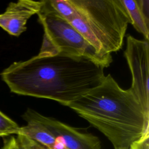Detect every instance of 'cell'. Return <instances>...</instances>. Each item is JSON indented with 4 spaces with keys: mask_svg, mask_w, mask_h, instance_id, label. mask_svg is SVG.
I'll list each match as a JSON object with an SVG mask.
<instances>
[{
    "mask_svg": "<svg viewBox=\"0 0 149 149\" xmlns=\"http://www.w3.org/2000/svg\"><path fill=\"white\" fill-rule=\"evenodd\" d=\"M104 69L87 58L60 53L13 62L1 75L13 93L67 106L100 86Z\"/></svg>",
    "mask_w": 149,
    "mask_h": 149,
    "instance_id": "obj_1",
    "label": "cell"
},
{
    "mask_svg": "<svg viewBox=\"0 0 149 149\" xmlns=\"http://www.w3.org/2000/svg\"><path fill=\"white\" fill-rule=\"evenodd\" d=\"M66 107L104 134L114 148L129 147L149 133V113L131 88H122L110 74Z\"/></svg>",
    "mask_w": 149,
    "mask_h": 149,
    "instance_id": "obj_2",
    "label": "cell"
},
{
    "mask_svg": "<svg viewBox=\"0 0 149 149\" xmlns=\"http://www.w3.org/2000/svg\"><path fill=\"white\" fill-rule=\"evenodd\" d=\"M95 39L100 52L120 49L131 21L122 0H69Z\"/></svg>",
    "mask_w": 149,
    "mask_h": 149,
    "instance_id": "obj_3",
    "label": "cell"
},
{
    "mask_svg": "<svg viewBox=\"0 0 149 149\" xmlns=\"http://www.w3.org/2000/svg\"><path fill=\"white\" fill-rule=\"evenodd\" d=\"M37 15L44 31L38 55L65 54L87 58L104 68L109 66L112 56L99 54L69 22L50 13Z\"/></svg>",
    "mask_w": 149,
    "mask_h": 149,
    "instance_id": "obj_4",
    "label": "cell"
},
{
    "mask_svg": "<svg viewBox=\"0 0 149 149\" xmlns=\"http://www.w3.org/2000/svg\"><path fill=\"white\" fill-rule=\"evenodd\" d=\"M148 51V41L131 35L127 36L124 55L132 76L130 88L144 109L149 113Z\"/></svg>",
    "mask_w": 149,
    "mask_h": 149,
    "instance_id": "obj_5",
    "label": "cell"
},
{
    "mask_svg": "<svg viewBox=\"0 0 149 149\" xmlns=\"http://www.w3.org/2000/svg\"><path fill=\"white\" fill-rule=\"evenodd\" d=\"M26 115L44 125L68 149H101V142L96 136L80 132L79 129L55 118L45 116L28 108Z\"/></svg>",
    "mask_w": 149,
    "mask_h": 149,
    "instance_id": "obj_6",
    "label": "cell"
},
{
    "mask_svg": "<svg viewBox=\"0 0 149 149\" xmlns=\"http://www.w3.org/2000/svg\"><path fill=\"white\" fill-rule=\"evenodd\" d=\"M42 1L19 0L9 3L4 13L0 14V27L14 36L26 30L29 19L40 12Z\"/></svg>",
    "mask_w": 149,
    "mask_h": 149,
    "instance_id": "obj_7",
    "label": "cell"
},
{
    "mask_svg": "<svg viewBox=\"0 0 149 149\" xmlns=\"http://www.w3.org/2000/svg\"><path fill=\"white\" fill-rule=\"evenodd\" d=\"M22 118L27 125L19 127L17 134H21L40 143L48 149H68L42 123L24 113Z\"/></svg>",
    "mask_w": 149,
    "mask_h": 149,
    "instance_id": "obj_8",
    "label": "cell"
},
{
    "mask_svg": "<svg viewBox=\"0 0 149 149\" xmlns=\"http://www.w3.org/2000/svg\"><path fill=\"white\" fill-rule=\"evenodd\" d=\"M134 29L143 35L146 41L149 40V19L142 12L137 0H122Z\"/></svg>",
    "mask_w": 149,
    "mask_h": 149,
    "instance_id": "obj_9",
    "label": "cell"
},
{
    "mask_svg": "<svg viewBox=\"0 0 149 149\" xmlns=\"http://www.w3.org/2000/svg\"><path fill=\"white\" fill-rule=\"evenodd\" d=\"M39 12L52 14L69 22L77 15L76 10L69 0H42Z\"/></svg>",
    "mask_w": 149,
    "mask_h": 149,
    "instance_id": "obj_10",
    "label": "cell"
},
{
    "mask_svg": "<svg viewBox=\"0 0 149 149\" xmlns=\"http://www.w3.org/2000/svg\"><path fill=\"white\" fill-rule=\"evenodd\" d=\"M20 126L0 111V137L16 134Z\"/></svg>",
    "mask_w": 149,
    "mask_h": 149,
    "instance_id": "obj_11",
    "label": "cell"
},
{
    "mask_svg": "<svg viewBox=\"0 0 149 149\" xmlns=\"http://www.w3.org/2000/svg\"><path fill=\"white\" fill-rule=\"evenodd\" d=\"M16 139L23 149H48L40 143L25 136L17 134Z\"/></svg>",
    "mask_w": 149,
    "mask_h": 149,
    "instance_id": "obj_12",
    "label": "cell"
},
{
    "mask_svg": "<svg viewBox=\"0 0 149 149\" xmlns=\"http://www.w3.org/2000/svg\"><path fill=\"white\" fill-rule=\"evenodd\" d=\"M0 149H23L19 143L18 142L16 137L10 136L9 138L3 139V144Z\"/></svg>",
    "mask_w": 149,
    "mask_h": 149,
    "instance_id": "obj_13",
    "label": "cell"
},
{
    "mask_svg": "<svg viewBox=\"0 0 149 149\" xmlns=\"http://www.w3.org/2000/svg\"><path fill=\"white\" fill-rule=\"evenodd\" d=\"M149 133L144 136L139 140L132 143L129 149H149Z\"/></svg>",
    "mask_w": 149,
    "mask_h": 149,
    "instance_id": "obj_14",
    "label": "cell"
},
{
    "mask_svg": "<svg viewBox=\"0 0 149 149\" xmlns=\"http://www.w3.org/2000/svg\"><path fill=\"white\" fill-rule=\"evenodd\" d=\"M114 149H129V147H116Z\"/></svg>",
    "mask_w": 149,
    "mask_h": 149,
    "instance_id": "obj_15",
    "label": "cell"
}]
</instances>
